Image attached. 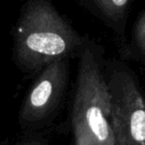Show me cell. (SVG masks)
I'll list each match as a JSON object with an SVG mask.
<instances>
[{
	"mask_svg": "<svg viewBox=\"0 0 145 145\" xmlns=\"http://www.w3.org/2000/svg\"><path fill=\"white\" fill-rule=\"evenodd\" d=\"M70 86V60L47 65L34 76L18 112V125L26 134L50 127L60 113Z\"/></svg>",
	"mask_w": 145,
	"mask_h": 145,
	"instance_id": "obj_4",
	"label": "cell"
},
{
	"mask_svg": "<svg viewBox=\"0 0 145 145\" xmlns=\"http://www.w3.org/2000/svg\"><path fill=\"white\" fill-rule=\"evenodd\" d=\"M105 63V49L88 36L78 57L70 103L74 145H114Z\"/></svg>",
	"mask_w": 145,
	"mask_h": 145,
	"instance_id": "obj_2",
	"label": "cell"
},
{
	"mask_svg": "<svg viewBox=\"0 0 145 145\" xmlns=\"http://www.w3.org/2000/svg\"><path fill=\"white\" fill-rule=\"evenodd\" d=\"M120 41H124L127 21L134 0H76Z\"/></svg>",
	"mask_w": 145,
	"mask_h": 145,
	"instance_id": "obj_5",
	"label": "cell"
},
{
	"mask_svg": "<svg viewBox=\"0 0 145 145\" xmlns=\"http://www.w3.org/2000/svg\"><path fill=\"white\" fill-rule=\"evenodd\" d=\"M11 34L12 61L28 77L53 62L78 59L88 37L80 34L51 0H26Z\"/></svg>",
	"mask_w": 145,
	"mask_h": 145,
	"instance_id": "obj_1",
	"label": "cell"
},
{
	"mask_svg": "<svg viewBox=\"0 0 145 145\" xmlns=\"http://www.w3.org/2000/svg\"><path fill=\"white\" fill-rule=\"evenodd\" d=\"M114 145H145V91L137 74L121 59H106Z\"/></svg>",
	"mask_w": 145,
	"mask_h": 145,
	"instance_id": "obj_3",
	"label": "cell"
},
{
	"mask_svg": "<svg viewBox=\"0 0 145 145\" xmlns=\"http://www.w3.org/2000/svg\"><path fill=\"white\" fill-rule=\"evenodd\" d=\"M51 136L48 131L43 130L26 134L13 145H50Z\"/></svg>",
	"mask_w": 145,
	"mask_h": 145,
	"instance_id": "obj_7",
	"label": "cell"
},
{
	"mask_svg": "<svg viewBox=\"0 0 145 145\" xmlns=\"http://www.w3.org/2000/svg\"><path fill=\"white\" fill-rule=\"evenodd\" d=\"M120 59L131 61L145 67V9L134 21L128 42L123 41L119 49Z\"/></svg>",
	"mask_w": 145,
	"mask_h": 145,
	"instance_id": "obj_6",
	"label": "cell"
}]
</instances>
